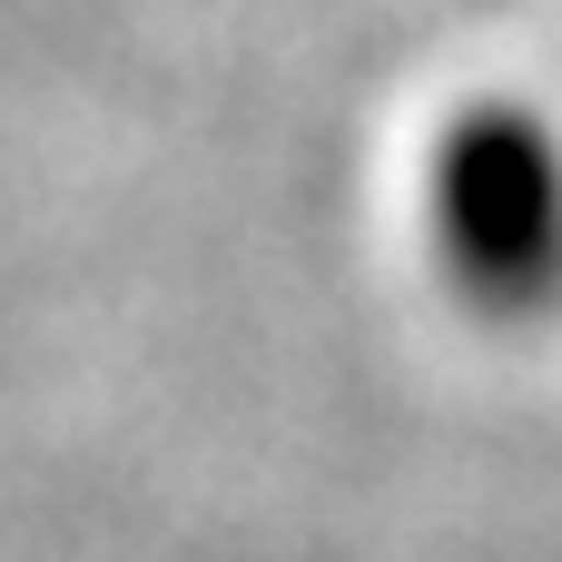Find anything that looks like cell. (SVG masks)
<instances>
[{"label":"cell","instance_id":"obj_1","mask_svg":"<svg viewBox=\"0 0 562 562\" xmlns=\"http://www.w3.org/2000/svg\"><path fill=\"white\" fill-rule=\"evenodd\" d=\"M445 217H454V247L504 286V277H533L553 267L562 237V178L553 148L524 128V119H474L445 158Z\"/></svg>","mask_w":562,"mask_h":562}]
</instances>
